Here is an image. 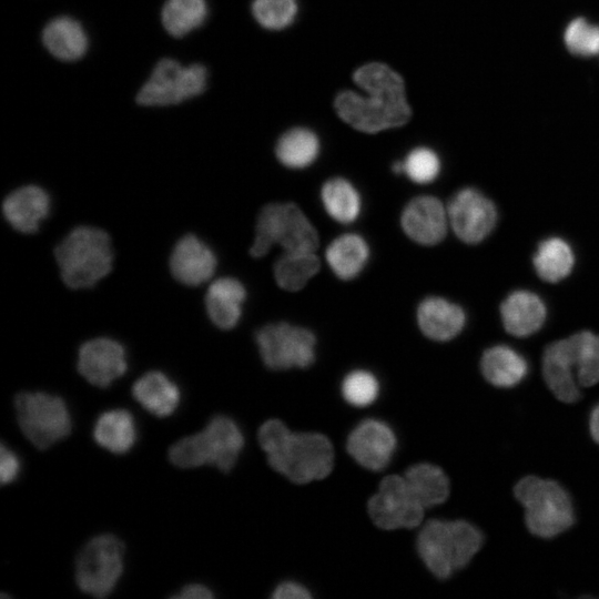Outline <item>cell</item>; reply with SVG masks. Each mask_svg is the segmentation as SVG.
I'll list each match as a JSON object with an SVG mask.
<instances>
[{
  "label": "cell",
  "instance_id": "cell-1",
  "mask_svg": "<svg viewBox=\"0 0 599 599\" xmlns=\"http://www.w3.org/2000/svg\"><path fill=\"white\" fill-rule=\"evenodd\" d=\"M354 82L368 97L342 91L334 101L338 116L364 133H377L406 124L412 115L403 78L388 65L372 62L358 68Z\"/></svg>",
  "mask_w": 599,
  "mask_h": 599
},
{
  "label": "cell",
  "instance_id": "cell-2",
  "mask_svg": "<svg viewBox=\"0 0 599 599\" xmlns=\"http://www.w3.org/2000/svg\"><path fill=\"white\" fill-rule=\"evenodd\" d=\"M257 436L270 466L295 484L323 479L333 469V445L323 434L294 433L283 422L268 419Z\"/></svg>",
  "mask_w": 599,
  "mask_h": 599
},
{
  "label": "cell",
  "instance_id": "cell-3",
  "mask_svg": "<svg viewBox=\"0 0 599 599\" xmlns=\"http://www.w3.org/2000/svg\"><path fill=\"white\" fill-rule=\"evenodd\" d=\"M484 545L479 528L467 520L430 519L417 536V552L438 579L466 567Z\"/></svg>",
  "mask_w": 599,
  "mask_h": 599
},
{
  "label": "cell",
  "instance_id": "cell-4",
  "mask_svg": "<svg viewBox=\"0 0 599 599\" xmlns=\"http://www.w3.org/2000/svg\"><path fill=\"white\" fill-rule=\"evenodd\" d=\"M54 254L63 282L74 290L94 286L112 270L110 236L98 227L73 229L58 244Z\"/></svg>",
  "mask_w": 599,
  "mask_h": 599
},
{
  "label": "cell",
  "instance_id": "cell-5",
  "mask_svg": "<svg viewBox=\"0 0 599 599\" xmlns=\"http://www.w3.org/2000/svg\"><path fill=\"white\" fill-rule=\"evenodd\" d=\"M514 494L524 508L528 531L536 537H558L576 522L571 496L556 480L529 475L515 485Z\"/></svg>",
  "mask_w": 599,
  "mask_h": 599
},
{
  "label": "cell",
  "instance_id": "cell-6",
  "mask_svg": "<svg viewBox=\"0 0 599 599\" xmlns=\"http://www.w3.org/2000/svg\"><path fill=\"white\" fill-rule=\"evenodd\" d=\"M243 447L244 435L238 425L229 416L216 415L202 432L172 445L169 458L180 468L210 465L227 473L235 466Z\"/></svg>",
  "mask_w": 599,
  "mask_h": 599
},
{
  "label": "cell",
  "instance_id": "cell-7",
  "mask_svg": "<svg viewBox=\"0 0 599 599\" xmlns=\"http://www.w3.org/2000/svg\"><path fill=\"white\" fill-rule=\"evenodd\" d=\"M318 244L316 229L298 205L275 202L263 206L257 215L250 254L256 258L262 257L273 245L281 246L284 252H315Z\"/></svg>",
  "mask_w": 599,
  "mask_h": 599
},
{
  "label": "cell",
  "instance_id": "cell-8",
  "mask_svg": "<svg viewBox=\"0 0 599 599\" xmlns=\"http://www.w3.org/2000/svg\"><path fill=\"white\" fill-rule=\"evenodd\" d=\"M14 408L21 432L39 449L53 446L71 433V414L60 396L23 392L16 396Z\"/></svg>",
  "mask_w": 599,
  "mask_h": 599
},
{
  "label": "cell",
  "instance_id": "cell-9",
  "mask_svg": "<svg viewBox=\"0 0 599 599\" xmlns=\"http://www.w3.org/2000/svg\"><path fill=\"white\" fill-rule=\"evenodd\" d=\"M124 567V545L113 535L90 539L75 560V581L80 590L97 598L109 596Z\"/></svg>",
  "mask_w": 599,
  "mask_h": 599
},
{
  "label": "cell",
  "instance_id": "cell-10",
  "mask_svg": "<svg viewBox=\"0 0 599 599\" xmlns=\"http://www.w3.org/2000/svg\"><path fill=\"white\" fill-rule=\"evenodd\" d=\"M207 71L202 64L187 67L164 58L160 60L148 81L136 94L142 106H166L177 104L204 92Z\"/></svg>",
  "mask_w": 599,
  "mask_h": 599
},
{
  "label": "cell",
  "instance_id": "cell-11",
  "mask_svg": "<svg viewBox=\"0 0 599 599\" xmlns=\"http://www.w3.org/2000/svg\"><path fill=\"white\" fill-rule=\"evenodd\" d=\"M260 356L271 369L306 368L316 357V337L302 326L277 322L263 326L255 335Z\"/></svg>",
  "mask_w": 599,
  "mask_h": 599
},
{
  "label": "cell",
  "instance_id": "cell-12",
  "mask_svg": "<svg viewBox=\"0 0 599 599\" xmlns=\"http://www.w3.org/2000/svg\"><path fill=\"white\" fill-rule=\"evenodd\" d=\"M367 507L374 524L387 530L419 526L426 509L404 475H389L383 478Z\"/></svg>",
  "mask_w": 599,
  "mask_h": 599
},
{
  "label": "cell",
  "instance_id": "cell-13",
  "mask_svg": "<svg viewBox=\"0 0 599 599\" xmlns=\"http://www.w3.org/2000/svg\"><path fill=\"white\" fill-rule=\"evenodd\" d=\"M449 226L467 244L485 240L497 222L495 204L481 192L465 187L456 192L447 204Z\"/></svg>",
  "mask_w": 599,
  "mask_h": 599
},
{
  "label": "cell",
  "instance_id": "cell-14",
  "mask_svg": "<svg viewBox=\"0 0 599 599\" xmlns=\"http://www.w3.org/2000/svg\"><path fill=\"white\" fill-rule=\"evenodd\" d=\"M397 438L385 422H361L347 438V451L364 468L379 471L387 467L396 450Z\"/></svg>",
  "mask_w": 599,
  "mask_h": 599
},
{
  "label": "cell",
  "instance_id": "cell-15",
  "mask_svg": "<svg viewBox=\"0 0 599 599\" xmlns=\"http://www.w3.org/2000/svg\"><path fill=\"white\" fill-rule=\"evenodd\" d=\"M400 225L413 242L424 246L436 245L448 231L447 207L433 195L415 196L404 206Z\"/></svg>",
  "mask_w": 599,
  "mask_h": 599
},
{
  "label": "cell",
  "instance_id": "cell-16",
  "mask_svg": "<svg viewBox=\"0 0 599 599\" xmlns=\"http://www.w3.org/2000/svg\"><path fill=\"white\" fill-rule=\"evenodd\" d=\"M78 370L92 385L108 387L128 368L124 347L108 337L90 339L81 345Z\"/></svg>",
  "mask_w": 599,
  "mask_h": 599
},
{
  "label": "cell",
  "instance_id": "cell-17",
  "mask_svg": "<svg viewBox=\"0 0 599 599\" xmlns=\"http://www.w3.org/2000/svg\"><path fill=\"white\" fill-rule=\"evenodd\" d=\"M544 380L560 402L572 404L581 398L569 337L546 346L541 359Z\"/></svg>",
  "mask_w": 599,
  "mask_h": 599
},
{
  "label": "cell",
  "instance_id": "cell-18",
  "mask_svg": "<svg viewBox=\"0 0 599 599\" xmlns=\"http://www.w3.org/2000/svg\"><path fill=\"white\" fill-rule=\"evenodd\" d=\"M216 264L217 260L212 248L193 234L180 238L170 257L172 275L189 286L209 281L215 272Z\"/></svg>",
  "mask_w": 599,
  "mask_h": 599
},
{
  "label": "cell",
  "instance_id": "cell-19",
  "mask_svg": "<svg viewBox=\"0 0 599 599\" xmlns=\"http://www.w3.org/2000/svg\"><path fill=\"white\" fill-rule=\"evenodd\" d=\"M51 201L40 186L24 185L11 192L2 203L8 223L17 231L31 234L38 231L49 215Z\"/></svg>",
  "mask_w": 599,
  "mask_h": 599
},
{
  "label": "cell",
  "instance_id": "cell-20",
  "mask_svg": "<svg viewBox=\"0 0 599 599\" xmlns=\"http://www.w3.org/2000/svg\"><path fill=\"white\" fill-rule=\"evenodd\" d=\"M416 318L422 333L437 342L455 338L466 324L464 309L439 296L424 298L417 307Z\"/></svg>",
  "mask_w": 599,
  "mask_h": 599
},
{
  "label": "cell",
  "instance_id": "cell-21",
  "mask_svg": "<svg viewBox=\"0 0 599 599\" xmlns=\"http://www.w3.org/2000/svg\"><path fill=\"white\" fill-rule=\"evenodd\" d=\"M500 316L505 329L510 335L527 337L541 328L547 309L537 294L518 290L504 300L500 305Z\"/></svg>",
  "mask_w": 599,
  "mask_h": 599
},
{
  "label": "cell",
  "instance_id": "cell-22",
  "mask_svg": "<svg viewBox=\"0 0 599 599\" xmlns=\"http://www.w3.org/2000/svg\"><path fill=\"white\" fill-rule=\"evenodd\" d=\"M245 298V286L237 278L215 280L205 295V307L210 319L221 329L233 328L240 322Z\"/></svg>",
  "mask_w": 599,
  "mask_h": 599
},
{
  "label": "cell",
  "instance_id": "cell-23",
  "mask_svg": "<svg viewBox=\"0 0 599 599\" xmlns=\"http://www.w3.org/2000/svg\"><path fill=\"white\" fill-rule=\"evenodd\" d=\"M134 399L150 414L167 417L173 414L181 399L179 386L159 370L148 372L132 386Z\"/></svg>",
  "mask_w": 599,
  "mask_h": 599
},
{
  "label": "cell",
  "instance_id": "cell-24",
  "mask_svg": "<svg viewBox=\"0 0 599 599\" xmlns=\"http://www.w3.org/2000/svg\"><path fill=\"white\" fill-rule=\"evenodd\" d=\"M526 358L507 345L487 348L480 358V372L484 378L498 388H511L519 385L528 375Z\"/></svg>",
  "mask_w": 599,
  "mask_h": 599
},
{
  "label": "cell",
  "instance_id": "cell-25",
  "mask_svg": "<svg viewBox=\"0 0 599 599\" xmlns=\"http://www.w3.org/2000/svg\"><path fill=\"white\" fill-rule=\"evenodd\" d=\"M369 246L356 233H345L334 238L325 251V260L332 272L343 281L357 277L369 260Z\"/></svg>",
  "mask_w": 599,
  "mask_h": 599
},
{
  "label": "cell",
  "instance_id": "cell-26",
  "mask_svg": "<svg viewBox=\"0 0 599 599\" xmlns=\"http://www.w3.org/2000/svg\"><path fill=\"white\" fill-rule=\"evenodd\" d=\"M45 49L57 59L74 61L88 50V37L77 20L70 17H58L47 23L42 31Z\"/></svg>",
  "mask_w": 599,
  "mask_h": 599
},
{
  "label": "cell",
  "instance_id": "cell-27",
  "mask_svg": "<svg viewBox=\"0 0 599 599\" xmlns=\"http://www.w3.org/2000/svg\"><path fill=\"white\" fill-rule=\"evenodd\" d=\"M93 438L99 446L113 454H125L138 438L135 419L123 408L106 410L94 423Z\"/></svg>",
  "mask_w": 599,
  "mask_h": 599
},
{
  "label": "cell",
  "instance_id": "cell-28",
  "mask_svg": "<svg viewBox=\"0 0 599 599\" xmlns=\"http://www.w3.org/2000/svg\"><path fill=\"white\" fill-rule=\"evenodd\" d=\"M321 267L315 252H284L275 262L273 273L276 284L284 291L303 290Z\"/></svg>",
  "mask_w": 599,
  "mask_h": 599
},
{
  "label": "cell",
  "instance_id": "cell-29",
  "mask_svg": "<svg viewBox=\"0 0 599 599\" xmlns=\"http://www.w3.org/2000/svg\"><path fill=\"white\" fill-rule=\"evenodd\" d=\"M321 200L326 213L341 224L355 222L362 211L357 189L344 177H332L321 189Z\"/></svg>",
  "mask_w": 599,
  "mask_h": 599
},
{
  "label": "cell",
  "instance_id": "cell-30",
  "mask_svg": "<svg viewBox=\"0 0 599 599\" xmlns=\"http://www.w3.org/2000/svg\"><path fill=\"white\" fill-rule=\"evenodd\" d=\"M532 263L542 281L558 283L571 273L575 254L565 240L556 236L548 237L539 243Z\"/></svg>",
  "mask_w": 599,
  "mask_h": 599
},
{
  "label": "cell",
  "instance_id": "cell-31",
  "mask_svg": "<svg viewBox=\"0 0 599 599\" xmlns=\"http://www.w3.org/2000/svg\"><path fill=\"white\" fill-rule=\"evenodd\" d=\"M404 477L425 508L440 505L449 496V479L438 466L416 464L405 471Z\"/></svg>",
  "mask_w": 599,
  "mask_h": 599
},
{
  "label": "cell",
  "instance_id": "cell-32",
  "mask_svg": "<svg viewBox=\"0 0 599 599\" xmlns=\"http://www.w3.org/2000/svg\"><path fill=\"white\" fill-rule=\"evenodd\" d=\"M275 153L283 165L290 169H304L318 156L319 141L311 130L295 128L278 139Z\"/></svg>",
  "mask_w": 599,
  "mask_h": 599
},
{
  "label": "cell",
  "instance_id": "cell-33",
  "mask_svg": "<svg viewBox=\"0 0 599 599\" xmlns=\"http://www.w3.org/2000/svg\"><path fill=\"white\" fill-rule=\"evenodd\" d=\"M206 16L205 0H166L161 11L162 24L174 38L201 27Z\"/></svg>",
  "mask_w": 599,
  "mask_h": 599
},
{
  "label": "cell",
  "instance_id": "cell-34",
  "mask_svg": "<svg viewBox=\"0 0 599 599\" xmlns=\"http://www.w3.org/2000/svg\"><path fill=\"white\" fill-rule=\"evenodd\" d=\"M576 374L581 387H591L599 383V335L581 331L569 336Z\"/></svg>",
  "mask_w": 599,
  "mask_h": 599
},
{
  "label": "cell",
  "instance_id": "cell-35",
  "mask_svg": "<svg viewBox=\"0 0 599 599\" xmlns=\"http://www.w3.org/2000/svg\"><path fill=\"white\" fill-rule=\"evenodd\" d=\"M341 389L344 399L349 405L365 407L378 397L379 383L369 370L355 369L344 377Z\"/></svg>",
  "mask_w": 599,
  "mask_h": 599
},
{
  "label": "cell",
  "instance_id": "cell-36",
  "mask_svg": "<svg viewBox=\"0 0 599 599\" xmlns=\"http://www.w3.org/2000/svg\"><path fill=\"white\" fill-rule=\"evenodd\" d=\"M252 12L262 27L281 30L293 22L297 3L296 0H254Z\"/></svg>",
  "mask_w": 599,
  "mask_h": 599
},
{
  "label": "cell",
  "instance_id": "cell-37",
  "mask_svg": "<svg viewBox=\"0 0 599 599\" xmlns=\"http://www.w3.org/2000/svg\"><path fill=\"white\" fill-rule=\"evenodd\" d=\"M403 173L417 184H428L435 181L440 172L438 155L428 148L412 150L403 162Z\"/></svg>",
  "mask_w": 599,
  "mask_h": 599
},
{
  "label": "cell",
  "instance_id": "cell-38",
  "mask_svg": "<svg viewBox=\"0 0 599 599\" xmlns=\"http://www.w3.org/2000/svg\"><path fill=\"white\" fill-rule=\"evenodd\" d=\"M564 40L573 54L590 57L599 53V27L583 18H577L568 24Z\"/></svg>",
  "mask_w": 599,
  "mask_h": 599
},
{
  "label": "cell",
  "instance_id": "cell-39",
  "mask_svg": "<svg viewBox=\"0 0 599 599\" xmlns=\"http://www.w3.org/2000/svg\"><path fill=\"white\" fill-rule=\"evenodd\" d=\"M21 464L18 455L4 444L0 448V477L1 484L14 481L20 473Z\"/></svg>",
  "mask_w": 599,
  "mask_h": 599
},
{
  "label": "cell",
  "instance_id": "cell-40",
  "mask_svg": "<svg viewBox=\"0 0 599 599\" xmlns=\"http://www.w3.org/2000/svg\"><path fill=\"white\" fill-rule=\"evenodd\" d=\"M274 599H309L312 593L303 585L296 581H283L272 593Z\"/></svg>",
  "mask_w": 599,
  "mask_h": 599
},
{
  "label": "cell",
  "instance_id": "cell-41",
  "mask_svg": "<svg viewBox=\"0 0 599 599\" xmlns=\"http://www.w3.org/2000/svg\"><path fill=\"white\" fill-rule=\"evenodd\" d=\"M213 597L211 589L202 583H189L173 596L176 599H211Z\"/></svg>",
  "mask_w": 599,
  "mask_h": 599
},
{
  "label": "cell",
  "instance_id": "cell-42",
  "mask_svg": "<svg viewBox=\"0 0 599 599\" xmlns=\"http://www.w3.org/2000/svg\"><path fill=\"white\" fill-rule=\"evenodd\" d=\"M589 433L591 438L599 445V404L590 412Z\"/></svg>",
  "mask_w": 599,
  "mask_h": 599
}]
</instances>
